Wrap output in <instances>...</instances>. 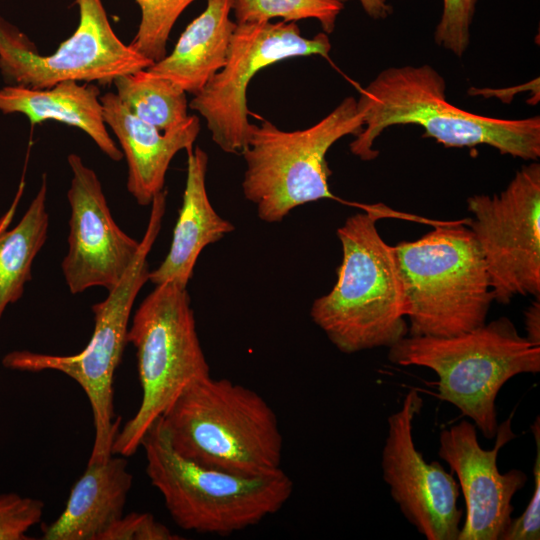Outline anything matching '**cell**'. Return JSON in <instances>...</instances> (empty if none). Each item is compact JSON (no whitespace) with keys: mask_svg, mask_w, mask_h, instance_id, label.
<instances>
[{"mask_svg":"<svg viewBox=\"0 0 540 540\" xmlns=\"http://www.w3.org/2000/svg\"><path fill=\"white\" fill-rule=\"evenodd\" d=\"M466 220L489 274L494 301L540 298V165L516 172L499 194L467 199Z\"/></svg>","mask_w":540,"mask_h":540,"instance_id":"cell-10","label":"cell"},{"mask_svg":"<svg viewBox=\"0 0 540 540\" xmlns=\"http://www.w3.org/2000/svg\"><path fill=\"white\" fill-rule=\"evenodd\" d=\"M537 452L533 467L534 490L523 514L512 519L500 540H539L540 539V422L539 417L531 425Z\"/></svg>","mask_w":540,"mask_h":540,"instance_id":"cell-27","label":"cell"},{"mask_svg":"<svg viewBox=\"0 0 540 540\" xmlns=\"http://www.w3.org/2000/svg\"><path fill=\"white\" fill-rule=\"evenodd\" d=\"M127 341L136 348L142 400L113 442L112 454L124 457L137 451L148 429L189 384L210 376L189 294L174 282L156 285L145 297Z\"/></svg>","mask_w":540,"mask_h":540,"instance_id":"cell-9","label":"cell"},{"mask_svg":"<svg viewBox=\"0 0 540 540\" xmlns=\"http://www.w3.org/2000/svg\"><path fill=\"white\" fill-rule=\"evenodd\" d=\"M113 84L122 104L160 131L175 128L189 116L186 92L147 69L119 76Z\"/></svg>","mask_w":540,"mask_h":540,"instance_id":"cell-22","label":"cell"},{"mask_svg":"<svg viewBox=\"0 0 540 540\" xmlns=\"http://www.w3.org/2000/svg\"><path fill=\"white\" fill-rule=\"evenodd\" d=\"M423 400L410 390L402 407L388 417L382 475L406 520L428 540H457L463 516L459 485L438 462L427 463L417 450L412 427Z\"/></svg>","mask_w":540,"mask_h":540,"instance_id":"cell-13","label":"cell"},{"mask_svg":"<svg viewBox=\"0 0 540 540\" xmlns=\"http://www.w3.org/2000/svg\"><path fill=\"white\" fill-rule=\"evenodd\" d=\"M23 187L24 182L20 184L13 205L0 219V319L6 307L21 298L25 283L31 279L33 260L47 237L46 175H43L41 187L20 222L7 230Z\"/></svg>","mask_w":540,"mask_h":540,"instance_id":"cell-21","label":"cell"},{"mask_svg":"<svg viewBox=\"0 0 540 540\" xmlns=\"http://www.w3.org/2000/svg\"><path fill=\"white\" fill-rule=\"evenodd\" d=\"M364 127L354 97H347L316 124L284 131L272 122L251 124L242 155L246 170L245 198L256 205L259 218L281 222L294 208L321 199H335L326 155L339 139Z\"/></svg>","mask_w":540,"mask_h":540,"instance_id":"cell-8","label":"cell"},{"mask_svg":"<svg viewBox=\"0 0 540 540\" xmlns=\"http://www.w3.org/2000/svg\"><path fill=\"white\" fill-rule=\"evenodd\" d=\"M494 447L483 449L476 426L463 420L439 436V457L457 475L466 502V520L457 540H500L514 510L512 499L527 480L517 469L504 474L497 465L498 453L512 439L510 416L498 425Z\"/></svg>","mask_w":540,"mask_h":540,"instance_id":"cell-15","label":"cell"},{"mask_svg":"<svg viewBox=\"0 0 540 540\" xmlns=\"http://www.w3.org/2000/svg\"><path fill=\"white\" fill-rule=\"evenodd\" d=\"M478 0H443L435 43L461 57L470 43V28Z\"/></svg>","mask_w":540,"mask_h":540,"instance_id":"cell-25","label":"cell"},{"mask_svg":"<svg viewBox=\"0 0 540 540\" xmlns=\"http://www.w3.org/2000/svg\"><path fill=\"white\" fill-rule=\"evenodd\" d=\"M100 101L105 123L116 135L127 160V189L139 205L148 206L164 190L166 172L174 156L193 147L200 132V120L191 115L180 125L161 133L131 113L115 93H105Z\"/></svg>","mask_w":540,"mask_h":540,"instance_id":"cell-16","label":"cell"},{"mask_svg":"<svg viewBox=\"0 0 540 540\" xmlns=\"http://www.w3.org/2000/svg\"><path fill=\"white\" fill-rule=\"evenodd\" d=\"M75 2L78 26L49 55H41L25 35L0 17V70L6 79L31 88L69 80L105 86L154 64L119 39L102 0Z\"/></svg>","mask_w":540,"mask_h":540,"instance_id":"cell-11","label":"cell"},{"mask_svg":"<svg viewBox=\"0 0 540 540\" xmlns=\"http://www.w3.org/2000/svg\"><path fill=\"white\" fill-rule=\"evenodd\" d=\"M44 503L16 493L0 495V540L28 539L26 532L43 515Z\"/></svg>","mask_w":540,"mask_h":540,"instance_id":"cell-26","label":"cell"},{"mask_svg":"<svg viewBox=\"0 0 540 540\" xmlns=\"http://www.w3.org/2000/svg\"><path fill=\"white\" fill-rule=\"evenodd\" d=\"M234 0H207L204 11L180 35L173 51L147 70L192 95L198 94L226 63L237 26L230 18Z\"/></svg>","mask_w":540,"mask_h":540,"instance_id":"cell-20","label":"cell"},{"mask_svg":"<svg viewBox=\"0 0 540 540\" xmlns=\"http://www.w3.org/2000/svg\"><path fill=\"white\" fill-rule=\"evenodd\" d=\"M167 191L152 200L150 217L139 250L119 284L105 300L92 306L95 326L85 348L75 355H50L31 351H13L2 360L6 368L38 372L56 370L76 381L86 393L92 413L95 437L88 463H103L112 454L119 432L120 417L115 420L113 379L127 341L132 306L138 292L148 281L147 257L160 232L166 210Z\"/></svg>","mask_w":540,"mask_h":540,"instance_id":"cell-7","label":"cell"},{"mask_svg":"<svg viewBox=\"0 0 540 540\" xmlns=\"http://www.w3.org/2000/svg\"><path fill=\"white\" fill-rule=\"evenodd\" d=\"M343 9L344 4L337 0H234L232 7L237 24L270 22L274 18L286 23L316 19L326 34L334 31Z\"/></svg>","mask_w":540,"mask_h":540,"instance_id":"cell-23","label":"cell"},{"mask_svg":"<svg viewBox=\"0 0 540 540\" xmlns=\"http://www.w3.org/2000/svg\"><path fill=\"white\" fill-rule=\"evenodd\" d=\"M526 339L536 346H540V299L525 310Z\"/></svg>","mask_w":540,"mask_h":540,"instance_id":"cell-29","label":"cell"},{"mask_svg":"<svg viewBox=\"0 0 540 540\" xmlns=\"http://www.w3.org/2000/svg\"><path fill=\"white\" fill-rule=\"evenodd\" d=\"M343 4L350 0H337ZM365 13L374 20H382L392 12L391 6L386 0H359Z\"/></svg>","mask_w":540,"mask_h":540,"instance_id":"cell-30","label":"cell"},{"mask_svg":"<svg viewBox=\"0 0 540 540\" xmlns=\"http://www.w3.org/2000/svg\"><path fill=\"white\" fill-rule=\"evenodd\" d=\"M133 476L124 456L88 463L71 489L65 509L43 528L44 540H101L124 514Z\"/></svg>","mask_w":540,"mask_h":540,"instance_id":"cell-18","label":"cell"},{"mask_svg":"<svg viewBox=\"0 0 540 540\" xmlns=\"http://www.w3.org/2000/svg\"><path fill=\"white\" fill-rule=\"evenodd\" d=\"M411 336L452 337L486 323L494 297L474 234L461 223L440 224L394 246Z\"/></svg>","mask_w":540,"mask_h":540,"instance_id":"cell-5","label":"cell"},{"mask_svg":"<svg viewBox=\"0 0 540 540\" xmlns=\"http://www.w3.org/2000/svg\"><path fill=\"white\" fill-rule=\"evenodd\" d=\"M0 111L21 113L32 125L55 120L84 131L110 159L120 161L122 151L109 135L100 89L90 83L63 81L48 88L9 85L0 89Z\"/></svg>","mask_w":540,"mask_h":540,"instance_id":"cell-19","label":"cell"},{"mask_svg":"<svg viewBox=\"0 0 540 540\" xmlns=\"http://www.w3.org/2000/svg\"><path fill=\"white\" fill-rule=\"evenodd\" d=\"M173 449L204 467L244 476L282 470L276 413L255 390L210 376L189 384L160 417Z\"/></svg>","mask_w":540,"mask_h":540,"instance_id":"cell-3","label":"cell"},{"mask_svg":"<svg viewBox=\"0 0 540 540\" xmlns=\"http://www.w3.org/2000/svg\"><path fill=\"white\" fill-rule=\"evenodd\" d=\"M388 359L433 370L439 378L438 397L492 439L498 428V392L512 377L540 371V346L521 336L503 316L452 337L407 335L389 347Z\"/></svg>","mask_w":540,"mask_h":540,"instance_id":"cell-4","label":"cell"},{"mask_svg":"<svg viewBox=\"0 0 540 540\" xmlns=\"http://www.w3.org/2000/svg\"><path fill=\"white\" fill-rule=\"evenodd\" d=\"M186 151V185L170 249L148 276L155 285L171 281L186 288L201 251L234 230V225L210 203L206 190L207 153L199 146Z\"/></svg>","mask_w":540,"mask_h":540,"instance_id":"cell-17","label":"cell"},{"mask_svg":"<svg viewBox=\"0 0 540 540\" xmlns=\"http://www.w3.org/2000/svg\"><path fill=\"white\" fill-rule=\"evenodd\" d=\"M146 473L161 493L173 521L182 529L228 535L278 512L294 483L280 470L244 476L198 465L171 446L158 418L144 435Z\"/></svg>","mask_w":540,"mask_h":540,"instance_id":"cell-6","label":"cell"},{"mask_svg":"<svg viewBox=\"0 0 540 540\" xmlns=\"http://www.w3.org/2000/svg\"><path fill=\"white\" fill-rule=\"evenodd\" d=\"M181 539L150 513L123 515L101 537V540H177Z\"/></svg>","mask_w":540,"mask_h":540,"instance_id":"cell-28","label":"cell"},{"mask_svg":"<svg viewBox=\"0 0 540 540\" xmlns=\"http://www.w3.org/2000/svg\"><path fill=\"white\" fill-rule=\"evenodd\" d=\"M364 127L350 143L361 160L378 156L377 138L388 127L413 124L446 147L488 145L528 161L540 157V117L502 119L474 114L446 98V82L430 65L389 67L360 89Z\"/></svg>","mask_w":540,"mask_h":540,"instance_id":"cell-1","label":"cell"},{"mask_svg":"<svg viewBox=\"0 0 540 540\" xmlns=\"http://www.w3.org/2000/svg\"><path fill=\"white\" fill-rule=\"evenodd\" d=\"M383 205H368L337 229L342 261L330 292L314 300L313 322L342 353L391 347L408 335V303L394 246L380 236Z\"/></svg>","mask_w":540,"mask_h":540,"instance_id":"cell-2","label":"cell"},{"mask_svg":"<svg viewBox=\"0 0 540 540\" xmlns=\"http://www.w3.org/2000/svg\"><path fill=\"white\" fill-rule=\"evenodd\" d=\"M141 12L137 33L130 46L154 63L167 54L173 26L195 0H135Z\"/></svg>","mask_w":540,"mask_h":540,"instance_id":"cell-24","label":"cell"},{"mask_svg":"<svg viewBox=\"0 0 540 540\" xmlns=\"http://www.w3.org/2000/svg\"><path fill=\"white\" fill-rule=\"evenodd\" d=\"M67 160L72 171L67 192L71 216L63 275L72 294L95 286L109 292L127 272L140 242L114 221L94 170L77 154H69Z\"/></svg>","mask_w":540,"mask_h":540,"instance_id":"cell-14","label":"cell"},{"mask_svg":"<svg viewBox=\"0 0 540 540\" xmlns=\"http://www.w3.org/2000/svg\"><path fill=\"white\" fill-rule=\"evenodd\" d=\"M328 34L302 36L295 22L237 24L226 63L189 103L207 123L213 142L231 154L242 153L251 123L247 88L258 71L283 60L319 55L328 58Z\"/></svg>","mask_w":540,"mask_h":540,"instance_id":"cell-12","label":"cell"}]
</instances>
